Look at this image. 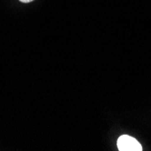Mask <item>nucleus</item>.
I'll return each mask as SVG.
<instances>
[{"instance_id": "1", "label": "nucleus", "mask_w": 151, "mask_h": 151, "mask_svg": "<svg viewBox=\"0 0 151 151\" xmlns=\"http://www.w3.org/2000/svg\"><path fill=\"white\" fill-rule=\"evenodd\" d=\"M117 147L119 151H142V146L133 137L121 135L117 140Z\"/></svg>"}, {"instance_id": "2", "label": "nucleus", "mask_w": 151, "mask_h": 151, "mask_svg": "<svg viewBox=\"0 0 151 151\" xmlns=\"http://www.w3.org/2000/svg\"><path fill=\"white\" fill-rule=\"evenodd\" d=\"M19 1L22 3H30V2L34 1V0H19Z\"/></svg>"}]
</instances>
